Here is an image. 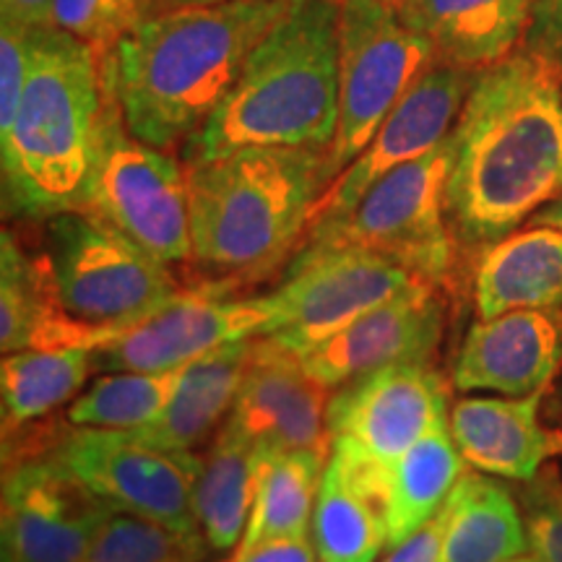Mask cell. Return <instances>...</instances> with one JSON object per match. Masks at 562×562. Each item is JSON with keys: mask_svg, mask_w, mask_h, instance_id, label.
<instances>
[{"mask_svg": "<svg viewBox=\"0 0 562 562\" xmlns=\"http://www.w3.org/2000/svg\"><path fill=\"white\" fill-rule=\"evenodd\" d=\"M446 209L467 243H497L562 195V66L529 50L484 68L451 131Z\"/></svg>", "mask_w": 562, "mask_h": 562, "instance_id": "cell-1", "label": "cell"}, {"mask_svg": "<svg viewBox=\"0 0 562 562\" xmlns=\"http://www.w3.org/2000/svg\"><path fill=\"white\" fill-rule=\"evenodd\" d=\"M286 0H214L154 11L102 50L133 136L170 151L188 144L235 87Z\"/></svg>", "mask_w": 562, "mask_h": 562, "instance_id": "cell-2", "label": "cell"}, {"mask_svg": "<svg viewBox=\"0 0 562 562\" xmlns=\"http://www.w3.org/2000/svg\"><path fill=\"white\" fill-rule=\"evenodd\" d=\"M339 123V0H286L235 87L186 144L188 161L248 146L326 151Z\"/></svg>", "mask_w": 562, "mask_h": 562, "instance_id": "cell-3", "label": "cell"}, {"mask_svg": "<svg viewBox=\"0 0 562 562\" xmlns=\"http://www.w3.org/2000/svg\"><path fill=\"white\" fill-rule=\"evenodd\" d=\"M102 100V53L60 30H34L24 97L0 136L9 214L53 220L83 209Z\"/></svg>", "mask_w": 562, "mask_h": 562, "instance_id": "cell-4", "label": "cell"}, {"mask_svg": "<svg viewBox=\"0 0 562 562\" xmlns=\"http://www.w3.org/2000/svg\"><path fill=\"white\" fill-rule=\"evenodd\" d=\"M328 188L326 151L248 146L188 161L193 261L211 271H266L292 250Z\"/></svg>", "mask_w": 562, "mask_h": 562, "instance_id": "cell-5", "label": "cell"}, {"mask_svg": "<svg viewBox=\"0 0 562 562\" xmlns=\"http://www.w3.org/2000/svg\"><path fill=\"white\" fill-rule=\"evenodd\" d=\"M102 83V115L83 209L161 263L188 261L193 258L188 167L128 131L104 58Z\"/></svg>", "mask_w": 562, "mask_h": 562, "instance_id": "cell-6", "label": "cell"}, {"mask_svg": "<svg viewBox=\"0 0 562 562\" xmlns=\"http://www.w3.org/2000/svg\"><path fill=\"white\" fill-rule=\"evenodd\" d=\"M438 60L383 0H339V123L326 149L331 182L360 157L391 110Z\"/></svg>", "mask_w": 562, "mask_h": 562, "instance_id": "cell-7", "label": "cell"}, {"mask_svg": "<svg viewBox=\"0 0 562 562\" xmlns=\"http://www.w3.org/2000/svg\"><path fill=\"white\" fill-rule=\"evenodd\" d=\"M451 159L448 136L438 149L378 180L339 220L307 229V245L381 252L435 284L451 266V232L446 222Z\"/></svg>", "mask_w": 562, "mask_h": 562, "instance_id": "cell-8", "label": "cell"}, {"mask_svg": "<svg viewBox=\"0 0 562 562\" xmlns=\"http://www.w3.org/2000/svg\"><path fill=\"white\" fill-rule=\"evenodd\" d=\"M47 261L68 311L97 326L125 331L180 292L170 266L89 209L53 216Z\"/></svg>", "mask_w": 562, "mask_h": 562, "instance_id": "cell-9", "label": "cell"}, {"mask_svg": "<svg viewBox=\"0 0 562 562\" xmlns=\"http://www.w3.org/2000/svg\"><path fill=\"white\" fill-rule=\"evenodd\" d=\"M419 284L430 281L381 252L305 245L290 279L279 286L286 300V321L266 339L294 357H305L364 313Z\"/></svg>", "mask_w": 562, "mask_h": 562, "instance_id": "cell-10", "label": "cell"}, {"mask_svg": "<svg viewBox=\"0 0 562 562\" xmlns=\"http://www.w3.org/2000/svg\"><path fill=\"white\" fill-rule=\"evenodd\" d=\"M50 456L112 508L180 531L199 529L193 487L201 459L193 451H165L128 430L74 427L55 442Z\"/></svg>", "mask_w": 562, "mask_h": 562, "instance_id": "cell-11", "label": "cell"}, {"mask_svg": "<svg viewBox=\"0 0 562 562\" xmlns=\"http://www.w3.org/2000/svg\"><path fill=\"white\" fill-rule=\"evenodd\" d=\"M284 321L286 300L279 290L258 297L180 290L144 321L97 349L94 368L108 372L175 370L222 344L269 336Z\"/></svg>", "mask_w": 562, "mask_h": 562, "instance_id": "cell-12", "label": "cell"}, {"mask_svg": "<svg viewBox=\"0 0 562 562\" xmlns=\"http://www.w3.org/2000/svg\"><path fill=\"white\" fill-rule=\"evenodd\" d=\"M326 419L334 456L385 467L448 427L446 385L427 362L396 364L336 389Z\"/></svg>", "mask_w": 562, "mask_h": 562, "instance_id": "cell-13", "label": "cell"}, {"mask_svg": "<svg viewBox=\"0 0 562 562\" xmlns=\"http://www.w3.org/2000/svg\"><path fill=\"white\" fill-rule=\"evenodd\" d=\"M474 79V70L435 60L391 110L360 157L328 182L307 229L339 220L385 175L438 149L451 136Z\"/></svg>", "mask_w": 562, "mask_h": 562, "instance_id": "cell-14", "label": "cell"}, {"mask_svg": "<svg viewBox=\"0 0 562 562\" xmlns=\"http://www.w3.org/2000/svg\"><path fill=\"white\" fill-rule=\"evenodd\" d=\"M110 503L55 461L13 463L3 482V562H83Z\"/></svg>", "mask_w": 562, "mask_h": 562, "instance_id": "cell-15", "label": "cell"}, {"mask_svg": "<svg viewBox=\"0 0 562 562\" xmlns=\"http://www.w3.org/2000/svg\"><path fill=\"white\" fill-rule=\"evenodd\" d=\"M331 389L315 381L300 357L258 336L250 368L224 427L269 453H331Z\"/></svg>", "mask_w": 562, "mask_h": 562, "instance_id": "cell-16", "label": "cell"}, {"mask_svg": "<svg viewBox=\"0 0 562 562\" xmlns=\"http://www.w3.org/2000/svg\"><path fill=\"white\" fill-rule=\"evenodd\" d=\"M432 286H414L328 336L300 357L305 370L326 389H341L370 372L427 362L442 336V305Z\"/></svg>", "mask_w": 562, "mask_h": 562, "instance_id": "cell-17", "label": "cell"}, {"mask_svg": "<svg viewBox=\"0 0 562 562\" xmlns=\"http://www.w3.org/2000/svg\"><path fill=\"white\" fill-rule=\"evenodd\" d=\"M552 311L521 307L476 321L456 360V389L503 396L544 391L562 364V321Z\"/></svg>", "mask_w": 562, "mask_h": 562, "instance_id": "cell-18", "label": "cell"}, {"mask_svg": "<svg viewBox=\"0 0 562 562\" xmlns=\"http://www.w3.org/2000/svg\"><path fill=\"white\" fill-rule=\"evenodd\" d=\"M123 328L81 321L66 307L55 286L50 261H34L9 229L0 237V349L97 351Z\"/></svg>", "mask_w": 562, "mask_h": 562, "instance_id": "cell-19", "label": "cell"}, {"mask_svg": "<svg viewBox=\"0 0 562 562\" xmlns=\"http://www.w3.org/2000/svg\"><path fill=\"white\" fill-rule=\"evenodd\" d=\"M542 393L469 396L453 404L448 430L469 467L503 480L533 482L554 451V435L539 419Z\"/></svg>", "mask_w": 562, "mask_h": 562, "instance_id": "cell-20", "label": "cell"}, {"mask_svg": "<svg viewBox=\"0 0 562 562\" xmlns=\"http://www.w3.org/2000/svg\"><path fill=\"white\" fill-rule=\"evenodd\" d=\"M396 13L430 42L438 60L484 70L508 58L524 37L531 0H402Z\"/></svg>", "mask_w": 562, "mask_h": 562, "instance_id": "cell-21", "label": "cell"}, {"mask_svg": "<svg viewBox=\"0 0 562 562\" xmlns=\"http://www.w3.org/2000/svg\"><path fill=\"white\" fill-rule=\"evenodd\" d=\"M256 339L229 341L182 368L172 402L140 430H128L165 451H193L229 417L245 372L250 368Z\"/></svg>", "mask_w": 562, "mask_h": 562, "instance_id": "cell-22", "label": "cell"}, {"mask_svg": "<svg viewBox=\"0 0 562 562\" xmlns=\"http://www.w3.org/2000/svg\"><path fill=\"white\" fill-rule=\"evenodd\" d=\"M480 318L562 305V229L529 227L484 252L474 284Z\"/></svg>", "mask_w": 562, "mask_h": 562, "instance_id": "cell-23", "label": "cell"}, {"mask_svg": "<svg viewBox=\"0 0 562 562\" xmlns=\"http://www.w3.org/2000/svg\"><path fill=\"white\" fill-rule=\"evenodd\" d=\"M271 456L279 453L263 451L227 427L216 435L214 446L201 459L193 487L195 524L211 550L227 552L243 542Z\"/></svg>", "mask_w": 562, "mask_h": 562, "instance_id": "cell-24", "label": "cell"}, {"mask_svg": "<svg viewBox=\"0 0 562 562\" xmlns=\"http://www.w3.org/2000/svg\"><path fill=\"white\" fill-rule=\"evenodd\" d=\"M463 456L448 427L414 442L409 451L385 463L381 505L389 526V547H396L438 516L463 476Z\"/></svg>", "mask_w": 562, "mask_h": 562, "instance_id": "cell-25", "label": "cell"}, {"mask_svg": "<svg viewBox=\"0 0 562 562\" xmlns=\"http://www.w3.org/2000/svg\"><path fill=\"white\" fill-rule=\"evenodd\" d=\"M526 547V521L510 492L480 474H463L442 505L438 562H508Z\"/></svg>", "mask_w": 562, "mask_h": 562, "instance_id": "cell-26", "label": "cell"}, {"mask_svg": "<svg viewBox=\"0 0 562 562\" xmlns=\"http://www.w3.org/2000/svg\"><path fill=\"white\" fill-rule=\"evenodd\" d=\"M313 544L321 562H375L389 547L381 503L328 459L313 510Z\"/></svg>", "mask_w": 562, "mask_h": 562, "instance_id": "cell-27", "label": "cell"}, {"mask_svg": "<svg viewBox=\"0 0 562 562\" xmlns=\"http://www.w3.org/2000/svg\"><path fill=\"white\" fill-rule=\"evenodd\" d=\"M91 370L94 351L89 349H26L3 355L0 398L5 430L45 417L70 402L87 383Z\"/></svg>", "mask_w": 562, "mask_h": 562, "instance_id": "cell-28", "label": "cell"}, {"mask_svg": "<svg viewBox=\"0 0 562 562\" xmlns=\"http://www.w3.org/2000/svg\"><path fill=\"white\" fill-rule=\"evenodd\" d=\"M328 456L315 451H290L271 456L252 505L240 550H250L263 539L307 533L318 501Z\"/></svg>", "mask_w": 562, "mask_h": 562, "instance_id": "cell-29", "label": "cell"}, {"mask_svg": "<svg viewBox=\"0 0 562 562\" xmlns=\"http://www.w3.org/2000/svg\"><path fill=\"white\" fill-rule=\"evenodd\" d=\"M182 368L110 372L70 404V425L97 427V430H140L172 402Z\"/></svg>", "mask_w": 562, "mask_h": 562, "instance_id": "cell-30", "label": "cell"}, {"mask_svg": "<svg viewBox=\"0 0 562 562\" xmlns=\"http://www.w3.org/2000/svg\"><path fill=\"white\" fill-rule=\"evenodd\" d=\"M203 533L112 508L83 562H201Z\"/></svg>", "mask_w": 562, "mask_h": 562, "instance_id": "cell-31", "label": "cell"}, {"mask_svg": "<svg viewBox=\"0 0 562 562\" xmlns=\"http://www.w3.org/2000/svg\"><path fill=\"white\" fill-rule=\"evenodd\" d=\"M154 11H159L154 0H55L53 30L66 32L102 53L112 50Z\"/></svg>", "mask_w": 562, "mask_h": 562, "instance_id": "cell-32", "label": "cell"}, {"mask_svg": "<svg viewBox=\"0 0 562 562\" xmlns=\"http://www.w3.org/2000/svg\"><path fill=\"white\" fill-rule=\"evenodd\" d=\"M34 30L0 19V136L11 131L32 66Z\"/></svg>", "mask_w": 562, "mask_h": 562, "instance_id": "cell-33", "label": "cell"}, {"mask_svg": "<svg viewBox=\"0 0 562 562\" xmlns=\"http://www.w3.org/2000/svg\"><path fill=\"white\" fill-rule=\"evenodd\" d=\"M524 521L537 562H562V484L558 480H533Z\"/></svg>", "mask_w": 562, "mask_h": 562, "instance_id": "cell-34", "label": "cell"}, {"mask_svg": "<svg viewBox=\"0 0 562 562\" xmlns=\"http://www.w3.org/2000/svg\"><path fill=\"white\" fill-rule=\"evenodd\" d=\"M318 550L307 533L300 537H277L237 552L232 562H318Z\"/></svg>", "mask_w": 562, "mask_h": 562, "instance_id": "cell-35", "label": "cell"}, {"mask_svg": "<svg viewBox=\"0 0 562 562\" xmlns=\"http://www.w3.org/2000/svg\"><path fill=\"white\" fill-rule=\"evenodd\" d=\"M442 542V508L432 521H427L419 531L406 537L404 542L391 547L383 562H438Z\"/></svg>", "mask_w": 562, "mask_h": 562, "instance_id": "cell-36", "label": "cell"}, {"mask_svg": "<svg viewBox=\"0 0 562 562\" xmlns=\"http://www.w3.org/2000/svg\"><path fill=\"white\" fill-rule=\"evenodd\" d=\"M55 0H0V19H11L32 30H53Z\"/></svg>", "mask_w": 562, "mask_h": 562, "instance_id": "cell-37", "label": "cell"}, {"mask_svg": "<svg viewBox=\"0 0 562 562\" xmlns=\"http://www.w3.org/2000/svg\"><path fill=\"white\" fill-rule=\"evenodd\" d=\"M531 227H558L562 229V195L547 203L544 209H539L531 216Z\"/></svg>", "mask_w": 562, "mask_h": 562, "instance_id": "cell-38", "label": "cell"}, {"mask_svg": "<svg viewBox=\"0 0 562 562\" xmlns=\"http://www.w3.org/2000/svg\"><path fill=\"white\" fill-rule=\"evenodd\" d=\"M552 26L562 42V0H552Z\"/></svg>", "mask_w": 562, "mask_h": 562, "instance_id": "cell-39", "label": "cell"}, {"mask_svg": "<svg viewBox=\"0 0 562 562\" xmlns=\"http://www.w3.org/2000/svg\"><path fill=\"white\" fill-rule=\"evenodd\" d=\"M157 9H172V5H186V0H154Z\"/></svg>", "mask_w": 562, "mask_h": 562, "instance_id": "cell-40", "label": "cell"}, {"mask_svg": "<svg viewBox=\"0 0 562 562\" xmlns=\"http://www.w3.org/2000/svg\"><path fill=\"white\" fill-rule=\"evenodd\" d=\"M508 562H537V558H521V554H518V558H513Z\"/></svg>", "mask_w": 562, "mask_h": 562, "instance_id": "cell-41", "label": "cell"}, {"mask_svg": "<svg viewBox=\"0 0 562 562\" xmlns=\"http://www.w3.org/2000/svg\"><path fill=\"white\" fill-rule=\"evenodd\" d=\"M186 3H214V0H186Z\"/></svg>", "mask_w": 562, "mask_h": 562, "instance_id": "cell-42", "label": "cell"}, {"mask_svg": "<svg viewBox=\"0 0 562 562\" xmlns=\"http://www.w3.org/2000/svg\"><path fill=\"white\" fill-rule=\"evenodd\" d=\"M383 3H391V5H396V3H402V0H383Z\"/></svg>", "mask_w": 562, "mask_h": 562, "instance_id": "cell-43", "label": "cell"}]
</instances>
